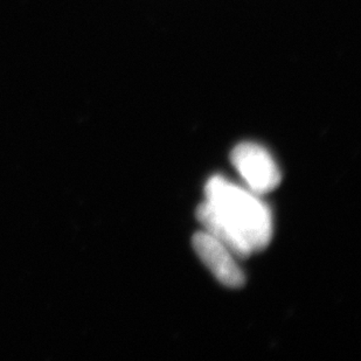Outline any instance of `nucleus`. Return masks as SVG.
Returning a JSON list of instances; mask_svg holds the SVG:
<instances>
[{"mask_svg": "<svg viewBox=\"0 0 361 361\" xmlns=\"http://www.w3.org/2000/svg\"><path fill=\"white\" fill-rule=\"evenodd\" d=\"M192 242L195 252L219 282L228 288L245 286V274L236 262V256L225 245L204 231L197 233Z\"/></svg>", "mask_w": 361, "mask_h": 361, "instance_id": "obj_3", "label": "nucleus"}, {"mask_svg": "<svg viewBox=\"0 0 361 361\" xmlns=\"http://www.w3.org/2000/svg\"><path fill=\"white\" fill-rule=\"evenodd\" d=\"M206 204L214 213L233 250L245 259L269 245L273 218L268 206L220 176L212 177L204 188Z\"/></svg>", "mask_w": 361, "mask_h": 361, "instance_id": "obj_1", "label": "nucleus"}, {"mask_svg": "<svg viewBox=\"0 0 361 361\" xmlns=\"http://www.w3.org/2000/svg\"><path fill=\"white\" fill-rule=\"evenodd\" d=\"M231 161L255 195L274 191L280 185L282 174L276 161L259 144H239L232 151Z\"/></svg>", "mask_w": 361, "mask_h": 361, "instance_id": "obj_2", "label": "nucleus"}]
</instances>
